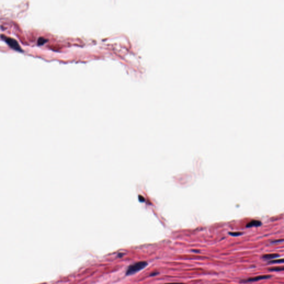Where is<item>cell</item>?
Segmentation results:
<instances>
[{
  "label": "cell",
  "mask_w": 284,
  "mask_h": 284,
  "mask_svg": "<svg viewBox=\"0 0 284 284\" xmlns=\"http://www.w3.org/2000/svg\"><path fill=\"white\" fill-rule=\"evenodd\" d=\"M148 265V263L146 261H139L130 265L128 267L126 271V275H131L134 274L141 271Z\"/></svg>",
  "instance_id": "6da1fadb"
},
{
  "label": "cell",
  "mask_w": 284,
  "mask_h": 284,
  "mask_svg": "<svg viewBox=\"0 0 284 284\" xmlns=\"http://www.w3.org/2000/svg\"><path fill=\"white\" fill-rule=\"evenodd\" d=\"M1 38L4 39V41L9 44V46H10L13 50H15L17 51H19V52H22L23 51L22 50L19 44L15 39L9 38V37H7L4 35L1 36Z\"/></svg>",
  "instance_id": "7a4b0ae2"
},
{
  "label": "cell",
  "mask_w": 284,
  "mask_h": 284,
  "mask_svg": "<svg viewBox=\"0 0 284 284\" xmlns=\"http://www.w3.org/2000/svg\"><path fill=\"white\" fill-rule=\"evenodd\" d=\"M271 275H259L258 276H255L254 277H250L247 279L242 280L241 282L242 283H249V282H255V281H258L259 280H263V279H266L271 277Z\"/></svg>",
  "instance_id": "3957f363"
},
{
  "label": "cell",
  "mask_w": 284,
  "mask_h": 284,
  "mask_svg": "<svg viewBox=\"0 0 284 284\" xmlns=\"http://www.w3.org/2000/svg\"><path fill=\"white\" fill-rule=\"evenodd\" d=\"M261 225V221H260L259 220H254L251 221L248 224H247L246 227L250 228V227H253V226H259Z\"/></svg>",
  "instance_id": "277c9868"
},
{
  "label": "cell",
  "mask_w": 284,
  "mask_h": 284,
  "mask_svg": "<svg viewBox=\"0 0 284 284\" xmlns=\"http://www.w3.org/2000/svg\"><path fill=\"white\" fill-rule=\"evenodd\" d=\"M279 256V254H268L264 255L262 258L264 259H267V260H270V259H272L277 258Z\"/></svg>",
  "instance_id": "5b68a950"
},
{
  "label": "cell",
  "mask_w": 284,
  "mask_h": 284,
  "mask_svg": "<svg viewBox=\"0 0 284 284\" xmlns=\"http://www.w3.org/2000/svg\"><path fill=\"white\" fill-rule=\"evenodd\" d=\"M269 270L270 271H284V267H272L269 269Z\"/></svg>",
  "instance_id": "8992f818"
},
{
  "label": "cell",
  "mask_w": 284,
  "mask_h": 284,
  "mask_svg": "<svg viewBox=\"0 0 284 284\" xmlns=\"http://www.w3.org/2000/svg\"><path fill=\"white\" fill-rule=\"evenodd\" d=\"M284 263V259L274 260H271L270 261H269V263H270V264H277V263Z\"/></svg>",
  "instance_id": "52a82bcc"
},
{
  "label": "cell",
  "mask_w": 284,
  "mask_h": 284,
  "mask_svg": "<svg viewBox=\"0 0 284 284\" xmlns=\"http://www.w3.org/2000/svg\"><path fill=\"white\" fill-rule=\"evenodd\" d=\"M47 41V40L43 39V37H40L38 40V44L39 45H42L44 43H46Z\"/></svg>",
  "instance_id": "ba28073f"
},
{
  "label": "cell",
  "mask_w": 284,
  "mask_h": 284,
  "mask_svg": "<svg viewBox=\"0 0 284 284\" xmlns=\"http://www.w3.org/2000/svg\"><path fill=\"white\" fill-rule=\"evenodd\" d=\"M229 234H230L231 235H232V236H235V237L239 236V235L242 234V233L240 232H229Z\"/></svg>",
  "instance_id": "9c48e42d"
},
{
  "label": "cell",
  "mask_w": 284,
  "mask_h": 284,
  "mask_svg": "<svg viewBox=\"0 0 284 284\" xmlns=\"http://www.w3.org/2000/svg\"><path fill=\"white\" fill-rule=\"evenodd\" d=\"M284 241V240H274V241H272V242H279Z\"/></svg>",
  "instance_id": "30bf717a"
},
{
  "label": "cell",
  "mask_w": 284,
  "mask_h": 284,
  "mask_svg": "<svg viewBox=\"0 0 284 284\" xmlns=\"http://www.w3.org/2000/svg\"><path fill=\"white\" fill-rule=\"evenodd\" d=\"M158 274V272H156V273H152V274H151V276H155V275H157Z\"/></svg>",
  "instance_id": "8fae6325"
},
{
  "label": "cell",
  "mask_w": 284,
  "mask_h": 284,
  "mask_svg": "<svg viewBox=\"0 0 284 284\" xmlns=\"http://www.w3.org/2000/svg\"><path fill=\"white\" fill-rule=\"evenodd\" d=\"M184 284L183 283H167V284Z\"/></svg>",
  "instance_id": "7c38bea8"
}]
</instances>
